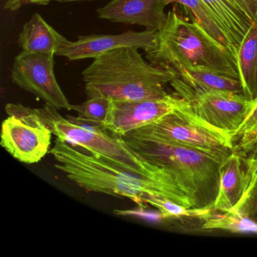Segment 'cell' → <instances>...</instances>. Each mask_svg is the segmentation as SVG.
Segmentation results:
<instances>
[{
	"label": "cell",
	"instance_id": "1",
	"mask_svg": "<svg viewBox=\"0 0 257 257\" xmlns=\"http://www.w3.org/2000/svg\"><path fill=\"white\" fill-rule=\"evenodd\" d=\"M121 138L132 150L165 173L189 208H213L225 159L152 135L130 132Z\"/></svg>",
	"mask_w": 257,
	"mask_h": 257
},
{
	"label": "cell",
	"instance_id": "2",
	"mask_svg": "<svg viewBox=\"0 0 257 257\" xmlns=\"http://www.w3.org/2000/svg\"><path fill=\"white\" fill-rule=\"evenodd\" d=\"M138 49L132 46L118 48L94 58L82 73L87 99L149 100L168 96L165 88L175 78V73L146 61Z\"/></svg>",
	"mask_w": 257,
	"mask_h": 257
},
{
	"label": "cell",
	"instance_id": "3",
	"mask_svg": "<svg viewBox=\"0 0 257 257\" xmlns=\"http://www.w3.org/2000/svg\"><path fill=\"white\" fill-rule=\"evenodd\" d=\"M146 53L149 61L174 73L203 69L240 79L234 54L175 8L167 13L165 24L157 31L154 49Z\"/></svg>",
	"mask_w": 257,
	"mask_h": 257
},
{
	"label": "cell",
	"instance_id": "4",
	"mask_svg": "<svg viewBox=\"0 0 257 257\" xmlns=\"http://www.w3.org/2000/svg\"><path fill=\"white\" fill-rule=\"evenodd\" d=\"M49 153L54 156L55 168L88 192L122 196L144 207L147 197L170 200L165 186L155 179L143 177L109 162L100 156L83 153L77 146L56 138Z\"/></svg>",
	"mask_w": 257,
	"mask_h": 257
},
{
	"label": "cell",
	"instance_id": "5",
	"mask_svg": "<svg viewBox=\"0 0 257 257\" xmlns=\"http://www.w3.org/2000/svg\"><path fill=\"white\" fill-rule=\"evenodd\" d=\"M34 110L58 139L82 147L131 172L158 180L168 191L170 200L178 201L175 189L165 173L132 150L121 137L110 133L104 127L89 124L71 115L64 118L57 108L47 103Z\"/></svg>",
	"mask_w": 257,
	"mask_h": 257
},
{
	"label": "cell",
	"instance_id": "6",
	"mask_svg": "<svg viewBox=\"0 0 257 257\" xmlns=\"http://www.w3.org/2000/svg\"><path fill=\"white\" fill-rule=\"evenodd\" d=\"M132 132L158 137L222 159H226L235 147L231 134L200 119L189 111L187 105Z\"/></svg>",
	"mask_w": 257,
	"mask_h": 257
},
{
	"label": "cell",
	"instance_id": "7",
	"mask_svg": "<svg viewBox=\"0 0 257 257\" xmlns=\"http://www.w3.org/2000/svg\"><path fill=\"white\" fill-rule=\"evenodd\" d=\"M1 132V145L19 162H40L50 149L52 132L42 122L33 108L8 103Z\"/></svg>",
	"mask_w": 257,
	"mask_h": 257
},
{
	"label": "cell",
	"instance_id": "8",
	"mask_svg": "<svg viewBox=\"0 0 257 257\" xmlns=\"http://www.w3.org/2000/svg\"><path fill=\"white\" fill-rule=\"evenodd\" d=\"M55 55L22 51L15 58L11 71L13 83L58 109L70 110L71 104L55 76Z\"/></svg>",
	"mask_w": 257,
	"mask_h": 257
},
{
	"label": "cell",
	"instance_id": "9",
	"mask_svg": "<svg viewBox=\"0 0 257 257\" xmlns=\"http://www.w3.org/2000/svg\"><path fill=\"white\" fill-rule=\"evenodd\" d=\"M183 100L195 116L234 138L254 106L243 94L228 91H209Z\"/></svg>",
	"mask_w": 257,
	"mask_h": 257
},
{
	"label": "cell",
	"instance_id": "10",
	"mask_svg": "<svg viewBox=\"0 0 257 257\" xmlns=\"http://www.w3.org/2000/svg\"><path fill=\"white\" fill-rule=\"evenodd\" d=\"M186 105V100L174 93L163 98L112 100L110 111L104 127L113 135L124 136L183 109Z\"/></svg>",
	"mask_w": 257,
	"mask_h": 257
},
{
	"label": "cell",
	"instance_id": "11",
	"mask_svg": "<svg viewBox=\"0 0 257 257\" xmlns=\"http://www.w3.org/2000/svg\"><path fill=\"white\" fill-rule=\"evenodd\" d=\"M156 36L157 31L148 30L143 32L127 31L118 35L80 36L77 41L67 40L55 56L64 57L70 61L95 58L112 49L129 46L138 47L148 52L156 46Z\"/></svg>",
	"mask_w": 257,
	"mask_h": 257
},
{
	"label": "cell",
	"instance_id": "12",
	"mask_svg": "<svg viewBox=\"0 0 257 257\" xmlns=\"http://www.w3.org/2000/svg\"><path fill=\"white\" fill-rule=\"evenodd\" d=\"M256 172L250 159L234 148L221 167L219 192L213 210L226 213L235 207L244 196Z\"/></svg>",
	"mask_w": 257,
	"mask_h": 257
},
{
	"label": "cell",
	"instance_id": "13",
	"mask_svg": "<svg viewBox=\"0 0 257 257\" xmlns=\"http://www.w3.org/2000/svg\"><path fill=\"white\" fill-rule=\"evenodd\" d=\"M164 0H112L97 10L98 17L114 23L136 25L158 31L165 24Z\"/></svg>",
	"mask_w": 257,
	"mask_h": 257
},
{
	"label": "cell",
	"instance_id": "14",
	"mask_svg": "<svg viewBox=\"0 0 257 257\" xmlns=\"http://www.w3.org/2000/svg\"><path fill=\"white\" fill-rule=\"evenodd\" d=\"M202 229L232 233H257V172L238 204L226 213L210 212L203 218Z\"/></svg>",
	"mask_w": 257,
	"mask_h": 257
},
{
	"label": "cell",
	"instance_id": "15",
	"mask_svg": "<svg viewBox=\"0 0 257 257\" xmlns=\"http://www.w3.org/2000/svg\"><path fill=\"white\" fill-rule=\"evenodd\" d=\"M171 82L174 94L182 99L209 91L243 94L240 79L203 69H186L175 72Z\"/></svg>",
	"mask_w": 257,
	"mask_h": 257
},
{
	"label": "cell",
	"instance_id": "16",
	"mask_svg": "<svg viewBox=\"0 0 257 257\" xmlns=\"http://www.w3.org/2000/svg\"><path fill=\"white\" fill-rule=\"evenodd\" d=\"M67 40L37 13L24 25L19 37L23 52L46 55H56Z\"/></svg>",
	"mask_w": 257,
	"mask_h": 257
},
{
	"label": "cell",
	"instance_id": "17",
	"mask_svg": "<svg viewBox=\"0 0 257 257\" xmlns=\"http://www.w3.org/2000/svg\"><path fill=\"white\" fill-rule=\"evenodd\" d=\"M201 1L222 28L237 54V49L252 25V19L233 0Z\"/></svg>",
	"mask_w": 257,
	"mask_h": 257
},
{
	"label": "cell",
	"instance_id": "18",
	"mask_svg": "<svg viewBox=\"0 0 257 257\" xmlns=\"http://www.w3.org/2000/svg\"><path fill=\"white\" fill-rule=\"evenodd\" d=\"M239 76L244 97L257 100V14L237 51Z\"/></svg>",
	"mask_w": 257,
	"mask_h": 257
},
{
	"label": "cell",
	"instance_id": "19",
	"mask_svg": "<svg viewBox=\"0 0 257 257\" xmlns=\"http://www.w3.org/2000/svg\"><path fill=\"white\" fill-rule=\"evenodd\" d=\"M164 2L166 6L171 4L182 6L186 13H189V19L196 21L208 35L221 46L231 51L237 58V54L231 42L201 0H164Z\"/></svg>",
	"mask_w": 257,
	"mask_h": 257
},
{
	"label": "cell",
	"instance_id": "20",
	"mask_svg": "<svg viewBox=\"0 0 257 257\" xmlns=\"http://www.w3.org/2000/svg\"><path fill=\"white\" fill-rule=\"evenodd\" d=\"M112 99L95 97L87 99L81 104L71 105L70 110L77 112L78 118L94 125L104 127L110 111Z\"/></svg>",
	"mask_w": 257,
	"mask_h": 257
},
{
	"label": "cell",
	"instance_id": "21",
	"mask_svg": "<svg viewBox=\"0 0 257 257\" xmlns=\"http://www.w3.org/2000/svg\"><path fill=\"white\" fill-rule=\"evenodd\" d=\"M146 204H150L156 207L160 212L161 216L165 219L168 218H199L202 219L204 216L210 213L213 209L207 210H194L186 208L180 204H177L168 198L159 196H149L146 198Z\"/></svg>",
	"mask_w": 257,
	"mask_h": 257
},
{
	"label": "cell",
	"instance_id": "22",
	"mask_svg": "<svg viewBox=\"0 0 257 257\" xmlns=\"http://www.w3.org/2000/svg\"><path fill=\"white\" fill-rule=\"evenodd\" d=\"M239 139L238 144L234 148L243 150L257 139V100L246 119L242 124L234 138Z\"/></svg>",
	"mask_w": 257,
	"mask_h": 257
},
{
	"label": "cell",
	"instance_id": "23",
	"mask_svg": "<svg viewBox=\"0 0 257 257\" xmlns=\"http://www.w3.org/2000/svg\"><path fill=\"white\" fill-rule=\"evenodd\" d=\"M54 0H8L5 4V10L15 12L29 4L47 6Z\"/></svg>",
	"mask_w": 257,
	"mask_h": 257
},
{
	"label": "cell",
	"instance_id": "24",
	"mask_svg": "<svg viewBox=\"0 0 257 257\" xmlns=\"http://www.w3.org/2000/svg\"><path fill=\"white\" fill-rule=\"evenodd\" d=\"M253 21L257 14V0H233Z\"/></svg>",
	"mask_w": 257,
	"mask_h": 257
},
{
	"label": "cell",
	"instance_id": "25",
	"mask_svg": "<svg viewBox=\"0 0 257 257\" xmlns=\"http://www.w3.org/2000/svg\"><path fill=\"white\" fill-rule=\"evenodd\" d=\"M240 151L243 152L250 159L254 168L257 170V139L244 150Z\"/></svg>",
	"mask_w": 257,
	"mask_h": 257
},
{
	"label": "cell",
	"instance_id": "26",
	"mask_svg": "<svg viewBox=\"0 0 257 257\" xmlns=\"http://www.w3.org/2000/svg\"><path fill=\"white\" fill-rule=\"evenodd\" d=\"M54 1L60 3H70L76 2V1H91V0H54Z\"/></svg>",
	"mask_w": 257,
	"mask_h": 257
}]
</instances>
